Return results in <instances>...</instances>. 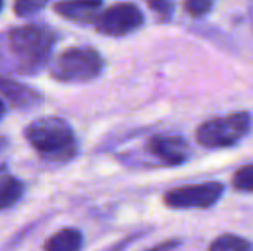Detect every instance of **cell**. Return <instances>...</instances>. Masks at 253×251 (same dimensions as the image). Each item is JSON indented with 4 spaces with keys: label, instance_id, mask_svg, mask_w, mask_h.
I'll list each match as a JSON object with an SVG mask.
<instances>
[{
    "label": "cell",
    "instance_id": "6da1fadb",
    "mask_svg": "<svg viewBox=\"0 0 253 251\" xmlns=\"http://www.w3.org/2000/svg\"><path fill=\"white\" fill-rule=\"evenodd\" d=\"M24 134L28 143L50 162H67L78 151L73 127L55 115H45L31 121Z\"/></svg>",
    "mask_w": 253,
    "mask_h": 251
},
{
    "label": "cell",
    "instance_id": "7a4b0ae2",
    "mask_svg": "<svg viewBox=\"0 0 253 251\" xmlns=\"http://www.w3.org/2000/svg\"><path fill=\"white\" fill-rule=\"evenodd\" d=\"M55 35L38 24L12 28L7 33V47L21 72H37L50 59Z\"/></svg>",
    "mask_w": 253,
    "mask_h": 251
},
{
    "label": "cell",
    "instance_id": "3957f363",
    "mask_svg": "<svg viewBox=\"0 0 253 251\" xmlns=\"http://www.w3.org/2000/svg\"><path fill=\"white\" fill-rule=\"evenodd\" d=\"M103 59L91 47H71L60 52L50 66V76L62 83H86L102 72Z\"/></svg>",
    "mask_w": 253,
    "mask_h": 251
},
{
    "label": "cell",
    "instance_id": "277c9868",
    "mask_svg": "<svg viewBox=\"0 0 253 251\" xmlns=\"http://www.w3.org/2000/svg\"><path fill=\"white\" fill-rule=\"evenodd\" d=\"M250 126L248 112H234L205 121L197 127L195 138L205 148H227L236 144L250 131Z\"/></svg>",
    "mask_w": 253,
    "mask_h": 251
},
{
    "label": "cell",
    "instance_id": "5b68a950",
    "mask_svg": "<svg viewBox=\"0 0 253 251\" xmlns=\"http://www.w3.org/2000/svg\"><path fill=\"white\" fill-rule=\"evenodd\" d=\"M145 17L140 7L129 2L117 3L98 14L95 19L97 31L105 36H126L143 24Z\"/></svg>",
    "mask_w": 253,
    "mask_h": 251
},
{
    "label": "cell",
    "instance_id": "8992f818",
    "mask_svg": "<svg viewBox=\"0 0 253 251\" xmlns=\"http://www.w3.org/2000/svg\"><path fill=\"white\" fill-rule=\"evenodd\" d=\"M224 193V184L220 182H203V184L181 186L167 191L164 203L169 208H209L219 201Z\"/></svg>",
    "mask_w": 253,
    "mask_h": 251
},
{
    "label": "cell",
    "instance_id": "52a82bcc",
    "mask_svg": "<svg viewBox=\"0 0 253 251\" xmlns=\"http://www.w3.org/2000/svg\"><path fill=\"white\" fill-rule=\"evenodd\" d=\"M147 148L150 155H153L160 164L169 165V167L184 164L190 157V144L183 136H174V134L152 136Z\"/></svg>",
    "mask_w": 253,
    "mask_h": 251
},
{
    "label": "cell",
    "instance_id": "ba28073f",
    "mask_svg": "<svg viewBox=\"0 0 253 251\" xmlns=\"http://www.w3.org/2000/svg\"><path fill=\"white\" fill-rule=\"evenodd\" d=\"M103 0H60L53 5L60 17L76 24L95 23Z\"/></svg>",
    "mask_w": 253,
    "mask_h": 251
},
{
    "label": "cell",
    "instance_id": "9c48e42d",
    "mask_svg": "<svg viewBox=\"0 0 253 251\" xmlns=\"http://www.w3.org/2000/svg\"><path fill=\"white\" fill-rule=\"evenodd\" d=\"M0 93L17 108H33L42 104V95L37 90L2 76H0Z\"/></svg>",
    "mask_w": 253,
    "mask_h": 251
},
{
    "label": "cell",
    "instance_id": "30bf717a",
    "mask_svg": "<svg viewBox=\"0 0 253 251\" xmlns=\"http://www.w3.org/2000/svg\"><path fill=\"white\" fill-rule=\"evenodd\" d=\"M83 246V234L74 227H66L57 231L47 239L43 251H81Z\"/></svg>",
    "mask_w": 253,
    "mask_h": 251
},
{
    "label": "cell",
    "instance_id": "8fae6325",
    "mask_svg": "<svg viewBox=\"0 0 253 251\" xmlns=\"http://www.w3.org/2000/svg\"><path fill=\"white\" fill-rule=\"evenodd\" d=\"M24 186L19 179L12 178V176L0 172V210L12 207L19 198L23 196Z\"/></svg>",
    "mask_w": 253,
    "mask_h": 251
},
{
    "label": "cell",
    "instance_id": "7c38bea8",
    "mask_svg": "<svg viewBox=\"0 0 253 251\" xmlns=\"http://www.w3.org/2000/svg\"><path fill=\"white\" fill-rule=\"evenodd\" d=\"M209 251H253V245L236 234H222L210 243Z\"/></svg>",
    "mask_w": 253,
    "mask_h": 251
},
{
    "label": "cell",
    "instance_id": "4fadbf2b",
    "mask_svg": "<svg viewBox=\"0 0 253 251\" xmlns=\"http://www.w3.org/2000/svg\"><path fill=\"white\" fill-rule=\"evenodd\" d=\"M233 188L243 193H253V164L240 167L233 176Z\"/></svg>",
    "mask_w": 253,
    "mask_h": 251
},
{
    "label": "cell",
    "instance_id": "5bb4252c",
    "mask_svg": "<svg viewBox=\"0 0 253 251\" xmlns=\"http://www.w3.org/2000/svg\"><path fill=\"white\" fill-rule=\"evenodd\" d=\"M47 3L48 0H14V12L21 17H28L40 12Z\"/></svg>",
    "mask_w": 253,
    "mask_h": 251
},
{
    "label": "cell",
    "instance_id": "9a60e30c",
    "mask_svg": "<svg viewBox=\"0 0 253 251\" xmlns=\"http://www.w3.org/2000/svg\"><path fill=\"white\" fill-rule=\"evenodd\" d=\"M212 9V0H184V10L191 16H203Z\"/></svg>",
    "mask_w": 253,
    "mask_h": 251
},
{
    "label": "cell",
    "instance_id": "2e32d148",
    "mask_svg": "<svg viewBox=\"0 0 253 251\" xmlns=\"http://www.w3.org/2000/svg\"><path fill=\"white\" fill-rule=\"evenodd\" d=\"M148 5H150L153 12H157L164 19H169L174 10L172 2H169V0H148Z\"/></svg>",
    "mask_w": 253,
    "mask_h": 251
},
{
    "label": "cell",
    "instance_id": "e0dca14e",
    "mask_svg": "<svg viewBox=\"0 0 253 251\" xmlns=\"http://www.w3.org/2000/svg\"><path fill=\"white\" fill-rule=\"evenodd\" d=\"M177 245H179V241H174V239H170V241L160 243V245L153 246V248L147 250V251H170V250H174V248H176Z\"/></svg>",
    "mask_w": 253,
    "mask_h": 251
},
{
    "label": "cell",
    "instance_id": "ac0fdd59",
    "mask_svg": "<svg viewBox=\"0 0 253 251\" xmlns=\"http://www.w3.org/2000/svg\"><path fill=\"white\" fill-rule=\"evenodd\" d=\"M3 114H5V105H3V102L0 100V121H2Z\"/></svg>",
    "mask_w": 253,
    "mask_h": 251
},
{
    "label": "cell",
    "instance_id": "d6986e66",
    "mask_svg": "<svg viewBox=\"0 0 253 251\" xmlns=\"http://www.w3.org/2000/svg\"><path fill=\"white\" fill-rule=\"evenodd\" d=\"M2 7H3V0H0V10H2Z\"/></svg>",
    "mask_w": 253,
    "mask_h": 251
}]
</instances>
